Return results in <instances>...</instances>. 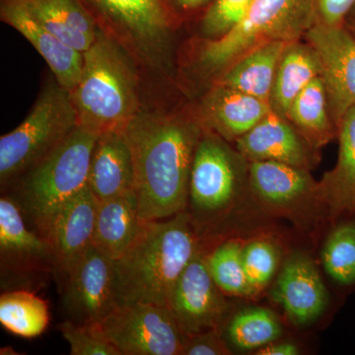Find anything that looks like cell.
I'll return each instance as SVG.
<instances>
[{
    "label": "cell",
    "mask_w": 355,
    "mask_h": 355,
    "mask_svg": "<svg viewBox=\"0 0 355 355\" xmlns=\"http://www.w3.org/2000/svg\"><path fill=\"white\" fill-rule=\"evenodd\" d=\"M123 132L132 150L142 220L186 211L193 156L202 135L200 125L183 116L139 113Z\"/></svg>",
    "instance_id": "cell-1"
},
{
    "label": "cell",
    "mask_w": 355,
    "mask_h": 355,
    "mask_svg": "<svg viewBox=\"0 0 355 355\" xmlns=\"http://www.w3.org/2000/svg\"><path fill=\"white\" fill-rule=\"evenodd\" d=\"M187 211L146 221L132 246L114 261L118 304L169 305L178 279L200 249Z\"/></svg>",
    "instance_id": "cell-2"
},
{
    "label": "cell",
    "mask_w": 355,
    "mask_h": 355,
    "mask_svg": "<svg viewBox=\"0 0 355 355\" xmlns=\"http://www.w3.org/2000/svg\"><path fill=\"white\" fill-rule=\"evenodd\" d=\"M83 73L69 91L78 125L101 135L123 130L139 112L132 67L113 40L102 31L83 53Z\"/></svg>",
    "instance_id": "cell-3"
},
{
    "label": "cell",
    "mask_w": 355,
    "mask_h": 355,
    "mask_svg": "<svg viewBox=\"0 0 355 355\" xmlns=\"http://www.w3.org/2000/svg\"><path fill=\"white\" fill-rule=\"evenodd\" d=\"M99 135L77 125L62 144L20 177L12 198L25 220L43 237L58 210L89 186L91 155Z\"/></svg>",
    "instance_id": "cell-4"
},
{
    "label": "cell",
    "mask_w": 355,
    "mask_h": 355,
    "mask_svg": "<svg viewBox=\"0 0 355 355\" xmlns=\"http://www.w3.org/2000/svg\"><path fill=\"white\" fill-rule=\"evenodd\" d=\"M316 22L315 0H254L235 27L205 44L200 64L207 71L224 70L261 44L298 41Z\"/></svg>",
    "instance_id": "cell-5"
},
{
    "label": "cell",
    "mask_w": 355,
    "mask_h": 355,
    "mask_svg": "<svg viewBox=\"0 0 355 355\" xmlns=\"http://www.w3.org/2000/svg\"><path fill=\"white\" fill-rule=\"evenodd\" d=\"M77 125V114L69 91L58 83L44 88L25 120L0 139L2 186L31 169Z\"/></svg>",
    "instance_id": "cell-6"
},
{
    "label": "cell",
    "mask_w": 355,
    "mask_h": 355,
    "mask_svg": "<svg viewBox=\"0 0 355 355\" xmlns=\"http://www.w3.org/2000/svg\"><path fill=\"white\" fill-rule=\"evenodd\" d=\"M240 182L235 154L216 135L202 132L193 156L186 209L196 232L229 209Z\"/></svg>",
    "instance_id": "cell-7"
},
{
    "label": "cell",
    "mask_w": 355,
    "mask_h": 355,
    "mask_svg": "<svg viewBox=\"0 0 355 355\" xmlns=\"http://www.w3.org/2000/svg\"><path fill=\"white\" fill-rule=\"evenodd\" d=\"M98 324L121 355H182L184 335L167 306L121 303Z\"/></svg>",
    "instance_id": "cell-8"
},
{
    "label": "cell",
    "mask_w": 355,
    "mask_h": 355,
    "mask_svg": "<svg viewBox=\"0 0 355 355\" xmlns=\"http://www.w3.org/2000/svg\"><path fill=\"white\" fill-rule=\"evenodd\" d=\"M60 280L65 320L98 324L118 305L114 261L93 244Z\"/></svg>",
    "instance_id": "cell-9"
},
{
    "label": "cell",
    "mask_w": 355,
    "mask_h": 355,
    "mask_svg": "<svg viewBox=\"0 0 355 355\" xmlns=\"http://www.w3.org/2000/svg\"><path fill=\"white\" fill-rule=\"evenodd\" d=\"M304 37L319 60L331 120L338 132L343 116L355 106V38L345 26L318 22Z\"/></svg>",
    "instance_id": "cell-10"
},
{
    "label": "cell",
    "mask_w": 355,
    "mask_h": 355,
    "mask_svg": "<svg viewBox=\"0 0 355 355\" xmlns=\"http://www.w3.org/2000/svg\"><path fill=\"white\" fill-rule=\"evenodd\" d=\"M223 295L200 248L178 279L168 307L184 336L197 335L221 326L227 311Z\"/></svg>",
    "instance_id": "cell-11"
},
{
    "label": "cell",
    "mask_w": 355,
    "mask_h": 355,
    "mask_svg": "<svg viewBox=\"0 0 355 355\" xmlns=\"http://www.w3.org/2000/svg\"><path fill=\"white\" fill-rule=\"evenodd\" d=\"M0 259L6 277H31L35 273L57 275V263L50 243L26 224L12 197L0 200Z\"/></svg>",
    "instance_id": "cell-12"
},
{
    "label": "cell",
    "mask_w": 355,
    "mask_h": 355,
    "mask_svg": "<svg viewBox=\"0 0 355 355\" xmlns=\"http://www.w3.org/2000/svg\"><path fill=\"white\" fill-rule=\"evenodd\" d=\"M96 20L123 32L142 50H154L170 27L165 0H78Z\"/></svg>",
    "instance_id": "cell-13"
},
{
    "label": "cell",
    "mask_w": 355,
    "mask_h": 355,
    "mask_svg": "<svg viewBox=\"0 0 355 355\" xmlns=\"http://www.w3.org/2000/svg\"><path fill=\"white\" fill-rule=\"evenodd\" d=\"M98 202L86 187L62 207L53 220L44 239L50 243L57 263V277L62 279L81 254L92 245Z\"/></svg>",
    "instance_id": "cell-14"
},
{
    "label": "cell",
    "mask_w": 355,
    "mask_h": 355,
    "mask_svg": "<svg viewBox=\"0 0 355 355\" xmlns=\"http://www.w3.org/2000/svg\"><path fill=\"white\" fill-rule=\"evenodd\" d=\"M236 147L250 162L277 161L308 170L315 162L314 148L291 121L273 111L236 139Z\"/></svg>",
    "instance_id": "cell-15"
},
{
    "label": "cell",
    "mask_w": 355,
    "mask_h": 355,
    "mask_svg": "<svg viewBox=\"0 0 355 355\" xmlns=\"http://www.w3.org/2000/svg\"><path fill=\"white\" fill-rule=\"evenodd\" d=\"M1 20L17 30L46 60L58 83L71 91L83 73V53L64 43L39 22L20 0H1Z\"/></svg>",
    "instance_id": "cell-16"
},
{
    "label": "cell",
    "mask_w": 355,
    "mask_h": 355,
    "mask_svg": "<svg viewBox=\"0 0 355 355\" xmlns=\"http://www.w3.org/2000/svg\"><path fill=\"white\" fill-rule=\"evenodd\" d=\"M88 184L98 200L135 193L132 154L123 130L103 132L96 140Z\"/></svg>",
    "instance_id": "cell-17"
},
{
    "label": "cell",
    "mask_w": 355,
    "mask_h": 355,
    "mask_svg": "<svg viewBox=\"0 0 355 355\" xmlns=\"http://www.w3.org/2000/svg\"><path fill=\"white\" fill-rule=\"evenodd\" d=\"M275 298L296 324L315 321L328 306V292L316 266L305 256H294L280 273Z\"/></svg>",
    "instance_id": "cell-18"
},
{
    "label": "cell",
    "mask_w": 355,
    "mask_h": 355,
    "mask_svg": "<svg viewBox=\"0 0 355 355\" xmlns=\"http://www.w3.org/2000/svg\"><path fill=\"white\" fill-rule=\"evenodd\" d=\"M144 222L135 193L99 200L92 244L109 258L119 260L135 241Z\"/></svg>",
    "instance_id": "cell-19"
},
{
    "label": "cell",
    "mask_w": 355,
    "mask_h": 355,
    "mask_svg": "<svg viewBox=\"0 0 355 355\" xmlns=\"http://www.w3.org/2000/svg\"><path fill=\"white\" fill-rule=\"evenodd\" d=\"M30 13L64 43L84 53L101 30L78 0H20Z\"/></svg>",
    "instance_id": "cell-20"
},
{
    "label": "cell",
    "mask_w": 355,
    "mask_h": 355,
    "mask_svg": "<svg viewBox=\"0 0 355 355\" xmlns=\"http://www.w3.org/2000/svg\"><path fill=\"white\" fill-rule=\"evenodd\" d=\"M338 137L336 164L316 188V197L329 207L333 217L355 214V106L343 116Z\"/></svg>",
    "instance_id": "cell-21"
},
{
    "label": "cell",
    "mask_w": 355,
    "mask_h": 355,
    "mask_svg": "<svg viewBox=\"0 0 355 355\" xmlns=\"http://www.w3.org/2000/svg\"><path fill=\"white\" fill-rule=\"evenodd\" d=\"M272 111L270 102L216 86L205 104V120L224 139H239Z\"/></svg>",
    "instance_id": "cell-22"
},
{
    "label": "cell",
    "mask_w": 355,
    "mask_h": 355,
    "mask_svg": "<svg viewBox=\"0 0 355 355\" xmlns=\"http://www.w3.org/2000/svg\"><path fill=\"white\" fill-rule=\"evenodd\" d=\"M275 41L249 51L219 77L216 86L233 89L270 102L275 73L287 44Z\"/></svg>",
    "instance_id": "cell-23"
},
{
    "label": "cell",
    "mask_w": 355,
    "mask_h": 355,
    "mask_svg": "<svg viewBox=\"0 0 355 355\" xmlns=\"http://www.w3.org/2000/svg\"><path fill=\"white\" fill-rule=\"evenodd\" d=\"M250 181L254 193L272 205L286 207L308 193L316 196V182L309 170L277 162H250Z\"/></svg>",
    "instance_id": "cell-24"
},
{
    "label": "cell",
    "mask_w": 355,
    "mask_h": 355,
    "mask_svg": "<svg viewBox=\"0 0 355 355\" xmlns=\"http://www.w3.org/2000/svg\"><path fill=\"white\" fill-rule=\"evenodd\" d=\"M318 76H321V67L310 44L298 41L287 44L277 67L270 95L272 111L287 119L299 93Z\"/></svg>",
    "instance_id": "cell-25"
},
{
    "label": "cell",
    "mask_w": 355,
    "mask_h": 355,
    "mask_svg": "<svg viewBox=\"0 0 355 355\" xmlns=\"http://www.w3.org/2000/svg\"><path fill=\"white\" fill-rule=\"evenodd\" d=\"M287 120L314 149L326 146L338 137L321 76L313 79L299 93L289 109Z\"/></svg>",
    "instance_id": "cell-26"
},
{
    "label": "cell",
    "mask_w": 355,
    "mask_h": 355,
    "mask_svg": "<svg viewBox=\"0 0 355 355\" xmlns=\"http://www.w3.org/2000/svg\"><path fill=\"white\" fill-rule=\"evenodd\" d=\"M50 322L46 301L25 289L4 292L0 297V323L23 338H36L44 333Z\"/></svg>",
    "instance_id": "cell-27"
},
{
    "label": "cell",
    "mask_w": 355,
    "mask_h": 355,
    "mask_svg": "<svg viewBox=\"0 0 355 355\" xmlns=\"http://www.w3.org/2000/svg\"><path fill=\"white\" fill-rule=\"evenodd\" d=\"M282 326L272 311L254 308L238 313L229 322L226 338L240 349H261L282 335Z\"/></svg>",
    "instance_id": "cell-28"
},
{
    "label": "cell",
    "mask_w": 355,
    "mask_h": 355,
    "mask_svg": "<svg viewBox=\"0 0 355 355\" xmlns=\"http://www.w3.org/2000/svg\"><path fill=\"white\" fill-rule=\"evenodd\" d=\"M242 253L239 243L229 241L205 253V258L212 279L224 294L249 297L256 293L248 282Z\"/></svg>",
    "instance_id": "cell-29"
},
{
    "label": "cell",
    "mask_w": 355,
    "mask_h": 355,
    "mask_svg": "<svg viewBox=\"0 0 355 355\" xmlns=\"http://www.w3.org/2000/svg\"><path fill=\"white\" fill-rule=\"evenodd\" d=\"M323 265L327 273L340 286L355 284V221L334 229L324 244Z\"/></svg>",
    "instance_id": "cell-30"
},
{
    "label": "cell",
    "mask_w": 355,
    "mask_h": 355,
    "mask_svg": "<svg viewBox=\"0 0 355 355\" xmlns=\"http://www.w3.org/2000/svg\"><path fill=\"white\" fill-rule=\"evenodd\" d=\"M58 328L69 343L71 355H121L103 335L99 324H77L65 320Z\"/></svg>",
    "instance_id": "cell-31"
},
{
    "label": "cell",
    "mask_w": 355,
    "mask_h": 355,
    "mask_svg": "<svg viewBox=\"0 0 355 355\" xmlns=\"http://www.w3.org/2000/svg\"><path fill=\"white\" fill-rule=\"evenodd\" d=\"M242 256L248 282L257 293L268 286L277 270V252L270 243L254 241L243 248Z\"/></svg>",
    "instance_id": "cell-32"
},
{
    "label": "cell",
    "mask_w": 355,
    "mask_h": 355,
    "mask_svg": "<svg viewBox=\"0 0 355 355\" xmlns=\"http://www.w3.org/2000/svg\"><path fill=\"white\" fill-rule=\"evenodd\" d=\"M254 0H216L202 21V30L210 39L230 31L246 15Z\"/></svg>",
    "instance_id": "cell-33"
},
{
    "label": "cell",
    "mask_w": 355,
    "mask_h": 355,
    "mask_svg": "<svg viewBox=\"0 0 355 355\" xmlns=\"http://www.w3.org/2000/svg\"><path fill=\"white\" fill-rule=\"evenodd\" d=\"M229 349L218 329L184 336L182 355L228 354Z\"/></svg>",
    "instance_id": "cell-34"
},
{
    "label": "cell",
    "mask_w": 355,
    "mask_h": 355,
    "mask_svg": "<svg viewBox=\"0 0 355 355\" xmlns=\"http://www.w3.org/2000/svg\"><path fill=\"white\" fill-rule=\"evenodd\" d=\"M317 22L331 27L343 26L355 0H315Z\"/></svg>",
    "instance_id": "cell-35"
},
{
    "label": "cell",
    "mask_w": 355,
    "mask_h": 355,
    "mask_svg": "<svg viewBox=\"0 0 355 355\" xmlns=\"http://www.w3.org/2000/svg\"><path fill=\"white\" fill-rule=\"evenodd\" d=\"M298 354L297 347L291 343H277V345L270 343L257 352L259 355H296Z\"/></svg>",
    "instance_id": "cell-36"
},
{
    "label": "cell",
    "mask_w": 355,
    "mask_h": 355,
    "mask_svg": "<svg viewBox=\"0 0 355 355\" xmlns=\"http://www.w3.org/2000/svg\"><path fill=\"white\" fill-rule=\"evenodd\" d=\"M347 30H349L350 34L355 38V6L354 8L350 11L349 15H347V19L345 21L343 24Z\"/></svg>",
    "instance_id": "cell-37"
},
{
    "label": "cell",
    "mask_w": 355,
    "mask_h": 355,
    "mask_svg": "<svg viewBox=\"0 0 355 355\" xmlns=\"http://www.w3.org/2000/svg\"><path fill=\"white\" fill-rule=\"evenodd\" d=\"M176 1L184 8L191 9L202 6L207 0H176Z\"/></svg>",
    "instance_id": "cell-38"
},
{
    "label": "cell",
    "mask_w": 355,
    "mask_h": 355,
    "mask_svg": "<svg viewBox=\"0 0 355 355\" xmlns=\"http://www.w3.org/2000/svg\"><path fill=\"white\" fill-rule=\"evenodd\" d=\"M354 209H355V200H354Z\"/></svg>",
    "instance_id": "cell-39"
}]
</instances>
